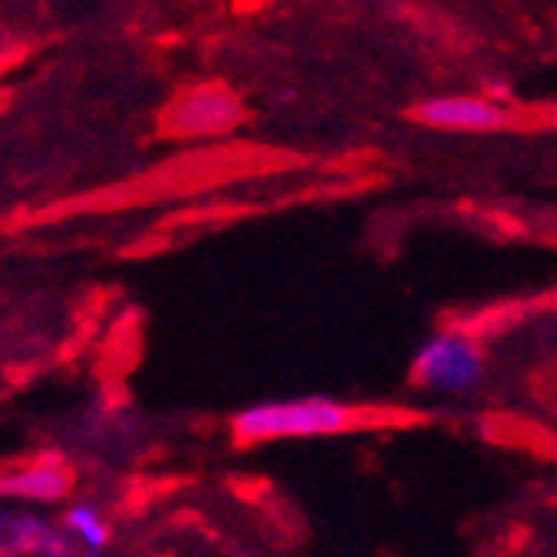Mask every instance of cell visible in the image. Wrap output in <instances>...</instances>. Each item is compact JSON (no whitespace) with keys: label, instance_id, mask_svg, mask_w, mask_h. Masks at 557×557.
Returning a JSON list of instances; mask_svg holds the SVG:
<instances>
[{"label":"cell","instance_id":"cell-1","mask_svg":"<svg viewBox=\"0 0 557 557\" xmlns=\"http://www.w3.org/2000/svg\"><path fill=\"white\" fill-rule=\"evenodd\" d=\"M361 411L337 404L331 397H300V400H274L255 404L231 421L237 444L261 441H287V437H324L361 428Z\"/></svg>","mask_w":557,"mask_h":557},{"label":"cell","instance_id":"cell-2","mask_svg":"<svg viewBox=\"0 0 557 557\" xmlns=\"http://www.w3.org/2000/svg\"><path fill=\"white\" fill-rule=\"evenodd\" d=\"M484 377L481 350L461 334H437L431 337L414 358L411 381L418 387H431L441 394H468Z\"/></svg>","mask_w":557,"mask_h":557},{"label":"cell","instance_id":"cell-3","mask_svg":"<svg viewBox=\"0 0 557 557\" xmlns=\"http://www.w3.org/2000/svg\"><path fill=\"white\" fill-rule=\"evenodd\" d=\"M240 121V104L224 87H197L181 94L164 114V131L181 137L224 134Z\"/></svg>","mask_w":557,"mask_h":557},{"label":"cell","instance_id":"cell-4","mask_svg":"<svg viewBox=\"0 0 557 557\" xmlns=\"http://www.w3.org/2000/svg\"><path fill=\"white\" fill-rule=\"evenodd\" d=\"M411 117L437 131H465V134L508 131L515 124V114L487 97H428L411 111Z\"/></svg>","mask_w":557,"mask_h":557},{"label":"cell","instance_id":"cell-5","mask_svg":"<svg viewBox=\"0 0 557 557\" xmlns=\"http://www.w3.org/2000/svg\"><path fill=\"white\" fill-rule=\"evenodd\" d=\"M74 487V474L64 461L44 458L27 468L0 474V497H21V500H61Z\"/></svg>","mask_w":557,"mask_h":557},{"label":"cell","instance_id":"cell-6","mask_svg":"<svg viewBox=\"0 0 557 557\" xmlns=\"http://www.w3.org/2000/svg\"><path fill=\"white\" fill-rule=\"evenodd\" d=\"M64 524L87 544V547H104L108 537H111V528L100 521V515L94 508H87V504H77V508H71L64 515Z\"/></svg>","mask_w":557,"mask_h":557}]
</instances>
